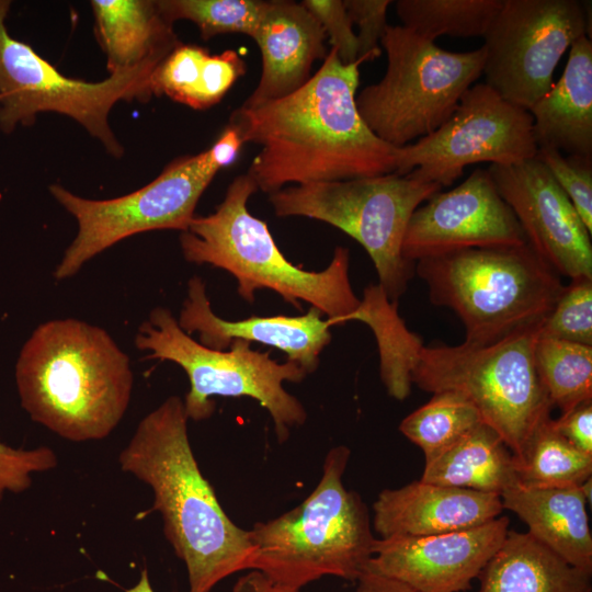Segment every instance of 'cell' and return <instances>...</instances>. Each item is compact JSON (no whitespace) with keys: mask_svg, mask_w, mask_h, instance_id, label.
Listing matches in <instances>:
<instances>
[{"mask_svg":"<svg viewBox=\"0 0 592 592\" xmlns=\"http://www.w3.org/2000/svg\"><path fill=\"white\" fill-rule=\"evenodd\" d=\"M397 307L398 303L390 301L378 284L369 285L351 321L364 322L372 329L380 356L382 380L388 395L402 401L411 391V372L423 344L406 327Z\"/></svg>","mask_w":592,"mask_h":592,"instance_id":"cell-27","label":"cell"},{"mask_svg":"<svg viewBox=\"0 0 592 592\" xmlns=\"http://www.w3.org/2000/svg\"><path fill=\"white\" fill-rule=\"evenodd\" d=\"M98 41L110 75L162 61L181 42L152 0H93Z\"/></svg>","mask_w":592,"mask_h":592,"instance_id":"cell-23","label":"cell"},{"mask_svg":"<svg viewBox=\"0 0 592 592\" xmlns=\"http://www.w3.org/2000/svg\"><path fill=\"white\" fill-rule=\"evenodd\" d=\"M220 144L170 162L147 185L124 196L91 200L52 184L53 197L78 224V232L54 271L69 278L92 258L133 235L161 229L185 231L197 203L215 175L234 162Z\"/></svg>","mask_w":592,"mask_h":592,"instance_id":"cell-11","label":"cell"},{"mask_svg":"<svg viewBox=\"0 0 592 592\" xmlns=\"http://www.w3.org/2000/svg\"><path fill=\"white\" fill-rule=\"evenodd\" d=\"M355 592H418L411 587L386 576L365 570L356 580Z\"/></svg>","mask_w":592,"mask_h":592,"instance_id":"cell-40","label":"cell"},{"mask_svg":"<svg viewBox=\"0 0 592 592\" xmlns=\"http://www.w3.org/2000/svg\"><path fill=\"white\" fill-rule=\"evenodd\" d=\"M528 534L571 566L592 573L588 501L580 486L534 488L515 483L501 494Z\"/></svg>","mask_w":592,"mask_h":592,"instance_id":"cell-22","label":"cell"},{"mask_svg":"<svg viewBox=\"0 0 592 592\" xmlns=\"http://www.w3.org/2000/svg\"><path fill=\"white\" fill-rule=\"evenodd\" d=\"M539 334L592 346V277L572 278L563 287Z\"/></svg>","mask_w":592,"mask_h":592,"instance_id":"cell-33","label":"cell"},{"mask_svg":"<svg viewBox=\"0 0 592 592\" xmlns=\"http://www.w3.org/2000/svg\"><path fill=\"white\" fill-rule=\"evenodd\" d=\"M187 421L183 400L167 398L140 420L118 463L150 487L151 511L160 513L164 536L186 567L189 592H212L229 576L253 570L258 549L203 476Z\"/></svg>","mask_w":592,"mask_h":592,"instance_id":"cell-2","label":"cell"},{"mask_svg":"<svg viewBox=\"0 0 592 592\" xmlns=\"http://www.w3.org/2000/svg\"><path fill=\"white\" fill-rule=\"evenodd\" d=\"M538 148L592 157V41L570 47L560 79L530 110Z\"/></svg>","mask_w":592,"mask_h":592,"instance_id":"cell-21","label":"cell"},{"mask_svg":"<svg viewBox=\"0 0 592 592\" xmlns=\"http://www.w3.org/2000/svg\"><path fill=\"white\" fill-rule=\"evenodd\" d=\"M514 464L517 483L523 487L580 486L592 475V456L562 437L551 417L535 430Z\"/></svg>","mask_w":592,"mask_h":592,"instance_id":"cell-28","label":"cell"},{"mask_svg":"<svg viewBox=\"0 0 592 592\" xmlns=\"http://www.w3.org/2000/svg\"><path fill=\"white\" fill-rule=\"evenodd\" d=\"M487 170L534 251L559 275L592 277L591 235L546 166L535 156Z\"/></svg>","mask_w":592,"mask_h":592,"instance_id":"cell-16","label":"cell"},{"mask_svg":"<svg viewBox=\"0 0 592 592\" xmlns=\"http://www.w3.org/2000/svg\"><path fill=\"white\" fill-rule=\"evenodd\" d=\"M414 272L435 306L453 310L468 345H487L539 327L565 285L527 243L469 248L426 257Z\"/></svg>","mask_w":592,"mask_h":592,"instance_id":"cell-5","label":"cell"},{"mask_svg":"<svg viewBox=\"0 0 592 592\" xmlns=\"http://www.w3.org/2000/svg\"><path fill=\"white\" fill-rule=\"evenodd\" d=\"M357 60L345 65L330 48L295 92L229 116L243 144L260 147L247 174L258 191L396 173L398 148L377 137L356 107Z\"/></svg>","mask_w":592,"mask_h":592,"instance_id":"cell-1","label":"cell"},{"mask_svg":"<svg viewBox=\"0 0 592 592\" xmlns=\"http://www.w3.org/2000/svg\"><path fill=\"white\" fill-rule=\"evenodd\" d=\"M539 327L487 345H422L411 383L426 392L455 391L478 411L520 459L535 430L550 418L553 405L534 360Z\"/></svg>","mask_w":592,"mask_h":592,"instance_id":"cell-7","label":"cell"},{"mask_svg":"<svg viewBox=\"0 0 592 592\" xmlns=\"http://www.w3.org/2000/svg\"><path fill=\"white\" fill-rule=\"evenodd\" d=\"M479 577V592H592L590 572L571 566L527 532L509 531Z\"/></svg>","mask_w":592,"mask_h":592,"instance_id":"cell-24","label":"cell"},{"mask_svg":"<svg viewBox=\"0 0 592 592\" xmlns=\"http://www.w3.org/2000/svg\"><path fill=\"white\" fill-rule=\"evenodd\" d=\"M163 18L193 22L202 39L220 34H243L253 38L266 1L263 0H157Z\"/></svg>","mask_w":592,"mask_h":592,"instance_id":"cell-32","label":"cell"},{"mask_svg":"<svg viewBox=\"0 0 592 592\" xmlns=\"http://www.w3.org/2000/svg\"><path fill=\"white\" fill-rule=\"evenodd\" d=\"M383 78L356 94L357 111L382 140L400 148L422 138L454 113L482 75L486 50L453 53L402 25H387Z\"/></svg>","mask_w":592,"mask_h":592,"instance_id":"cell-8","label":"cell"},{"mask_svg":"<svg viewBox=\"0 0 592 592\" xmlns=\"http://www.w3.org/2000/svg\"><path fill=\"white\" fill-rule=\"evenodd\" d=\"M442 187L389 173L343 181L289 185L270 194L278 217L301 216L327 223L356 240L371 257L378 285L398 303L414 274L401 247L413 212Z\"/></svg>","mask_w":592,"mask_h":592,"instance_id":"cell-10","label":"cell"},{"mask_svg":"<svg viewBox=\"0 0 592 592\" xmlns=\"http://www.w3.org/2000/svg\"><path fill=\"white\" fill-rule=\"evenodd\" d=\"M252 39L261 54V73L243 107L295 92L311 78L314 64L329 52L320 22L301 2L291 0L266 1Z\"/></svg>","mask_w":592,"mask_h":592,"instance_id":"cell-20","label":"cell"},{"mask_svg":"<svg viewBox=\"0 0 592 592\" xmlns=\"http://www.w3.org/2000/svg\"><path fill=\"white\" fill-rule=\"evenodd\" d=\"M420 480L500 497L517 483L512 453L500 435L482 422L439 456L425 462Z\"/></svg>","mask_w":592,"mask_h":592,"instance_id":"cell-26","label":"cell"},{"mask_svg":"<svg viewBox=\"0 0 592 592\" xmlns=\"http://www.w3.org/2000/svg\"><path fill=\"white\" fill-rule=\"evenodd\" d=\"M481 422L478 411L464 396L446 390L432 394L426 403L400 422L399 431L430 462Z\"/></svg>","mask_w":592,"mask_h":592,"instance_id":"cell-31","label":"cell"},{"mask_svg":"<svg viewBox=\"0 0 592 592\" xmlns=\"http://www.w3.org/2000/svg\"><path fill=\"white\" fill-rule=\"evenodd\" d=\"M353 25L357 26L358 55L362 62L382 55L380 41L388 25L387 9L390 0H343Z\"/></svg>","mask_w":592,"mask_h":592,"instance_id":"cell-37","label":"cell"},{"mask_svg":"<svg viewBox=\"0 0 592 592\" xmlns=\"http://www.w3.org/2000/svg\"><path fill=\"white\" fill-rule=\"evenodd\" d=\"M502 511L497 493L417 480L378 493L372 526L379 538L423 537L480 526Z\"/></svg>","mask_w":592,"mask_h":592,"instance_id":"cell-19","label":"cell"},{"mask_svg":"<svg viewBox=\"0 0 592 592\" xmlns=\"http://www.w3.org/2000/svg\"><path fill=\"white\" fill-rule=\"evenodd\" d=\"M537 146L530 112L501 98L486 83L473 84L437 129L398 148L396 174L442 189L467 166H509L534 158Z\"/></svg>","mask_w":592,"mask_h":592,"instance_id":"cell-13","label":"cell"},{"mask_svg":"<svg viewBox=\"0 0 592 592\" xmlns=\"http://www.w3.org/2000/svg\"><path fill=\"white\" fill-rule=\"evenodd\" d=\"M126 592H155L149 581L147 568L141 570L138 582Z\"/></svg>","mask_w":592,"mask_h":592,"instance_id":"cell-41","label":"cell"},{"mask_svg":"<svg viewBox=\"0 0 592 592\" xmlns=\"http://www.w3.org/2000/svg\"><path fill=\"white\" fill-rule=\"evenodd\" d=\"M527 243L514 213L488 170H474L460 184L437 192L411 215L401 252L412 263L426 257L469 248Z\"/></svg>","mask_w":592,"mask_h":592,"instance_id":"cell-15","label":"cell"},{"mask_svg":"<svg viewBox=\"0 0 592 592\" xmlns=\"http://www.w3.org/2000/svg\"><path fill=\"white\" fill-rule=\"evenodd\" d=\"M534 360L540 383L561 413L592 400V346L538 333Z\"/></svg>","mask_w":592,"mask_h":592,"instance_id":"cell-29","label":"cell"},{"mask_svg":"<svg viewBox=\"0 0 592 592\" xmlns=\"http://www.w3.org/2000/svg\"><path fill=\"white\" fill-rule=\"evenodd\" d=\"M134 342L138 350L149 352L147 360L170 361L184 369L190 382L183 400L189 420L210 418L213 396L258 401L271 415L281 443L307 420L303 403L283 386L303 382L306 372L293 362H276L269 352L252 350L248 341L234 340L223 351L206 348L180 328L169 309L156 307L139 326Z\"/></svg>","mask_w":592,"mask_h":592,"instance_id":"cell-9","label":"cell"},{"mask_svg":"<svg viewBox=\"0 0 592 592\" xmlns=\"http://www.w3.org/2000/svg\"><path fill=\"white\" fill-rule=\"evenodd\" d=\"M180 328L187 334L198 333L200 343L214 350H227L234 340L259 342L278 349L287 361L299 365L306 374L314 373L319 356L331 341V322L316 308L305 315L250 317L242 320H226L214 314L200 276L187 283V296L178 319Z\"/></svg>","mask_w":592,"mask_h":592,"instance_id":"cell-18","label":"cell"},{"mask_svg":"<svg viewBox=\"0 0 592 592\" xmlns=\"http://www.w3.org/2000/svg\"><path fill=\"white\" fill-rule=\"evenodd\" d=\"M20 402L30 418L71 442L103 440L129 406V356L103 328L75 319L37 326L15 364Z\"/></svg>","mask_w":592,"mask_h":592,"instance_id":"cell-3","label":"cell"},{"mask_svg":"<svg viewBox=\"0 0 592 592\" xmlns=\"http://www.w3.org/2000/svg\"><path fill=\"white\" fill-rule=\"evenodd\" d=\"M536 157L546 166L592 234V157L563 156L553 148H538Z\"/></svg>","mask_w":592,"mask_h":592,"instance_id":"cell-34","label":"cell"},{"mask_svg":"<svg viewBox=\"0 0 592 592\" xmlns=\"http://www.w3.org/2000/svg\"><path fill=\"white\" fill-rule=\"evenodd\" d=\"M257 191L247 173L232 179L215 212L194 216L180 234L184 259L229 272L238 282V294L249 304L254 303L257 291L271 289L298 310L301 301L309 304L332 327L351 321L361 299L350 281V250L337 247L322 271L294 265L276 246L267 224L249 212L248 201Z\"/></svg>","mask_w":592,"mask_h":592,"instance_id":"cell-4","label":"cell"},{"mask_svg":"<svg viewBox=\"0 0 592 592\" xmlns=\"http://www.w3.org/2000/svg\"><path fill=\"white\" fill-rule=\"evenodd\" d=\"M590 30L577 0H503L483 36L485 83L528 111L553 87L565 52L581 36L591 38Z\"/></svg>","mask_w":592,"mask_h":592,"instance_id":"cell-14","label":"cell"},{"mask_svg":"<svg viewBox=\"0 0 592 592\" xmlns=\"http://www.w3.org/2000/svg\"><path fill=\"white\" fill-rule=\"evenodd\" d=\"M232 592H301V589L274 582L259 570H249L236 581Z\"/></svg>","mask_w":592,"mask_h":592,"instance_id":"cell-39","label":"cell"},{"mask_svg":"<svg viewBox=\"0 0 592 592\" xmlns=\"http://www.w3.org/2000/svg\"><path fill=\"white\" fill-rule=\"evenodd\" d=\"M11 1L0 0V130L32 126L39 113L55 112L78 122L114 157L123 146L109 123L119 101L148 102L153 95L151 77L161 61H148L110 75L100 82L68 78L30 45L9 34Z\"/></svg>","mask_w":592,"mask_h":592,"instance_id":"cell-12","label":"cell"},{"mask_svg":"<svg viewBox=\"0 0 592 592\" xmlns=\"http://www.w3.org/2000/svg\"><path fill=\"white\" fill-rule=\"evenodd\" d=\"M503 0H398L402 26L434 42L439 36H485Z\"/></svg>","mask_w":592,"mask_h":592,"instance_id":"cell-30","label":"cell"},{"mask_svg":"<svg viewBox=\"0 0 592 592\" xmlns=\"http://www.w3.org/2000/svg\"><path fill=\"white\" fill-rule=\"evenodd\" d=\"M57 455L47 446L13 448L0 442V502L7 491L21 493L32 485L31 475L57 466Z\"/></svg>","mask_w":592,"mask_h":592,"instance_id":"cell-35","label":"cell"},{"mask_svg":"<svg viewBox=\"0 0 592 592\" xmlns=\"http://www.w3.org/2000/svg\"><path fill=\"white\" fill-rule=\"evenodd\" d=\"M350 456L345 445L332 447L318 485L299 505L254 524L253 570L296 589L325 576L356 581L366 570L377 538L363 499L343 485Z\"/></svg>","mask_w":592,"mask_h":592,"instance_id":"cell-6","label":"cell"},{"mask_svg":"<svg viewBox=\"0 0 592 592\" xmlns=\"http://www.w3.org/2000/svg\"><path fill=\"white\" fill-rule=\"evenodd\" d=\"M509 519L446 534L377 538L366 569L418 592H460L470 587L499 549Z\"/></svg>","mask_w":592,"mask_h":592,"instance_id":"cell-17","label":"cell"},{"mask_svg":"<svg viewBox=\"0 0 592 592\" xmlns=\"http://www.w3.org/2000/svg\"><path fill=\"white\" fill-rule=\"evenodd\" d=\"M323 27L331 48L345 64L357 61L358 43L343 0H303Z\"/></svg>","mask_w":592,"mask_h":592,"instance_id":"cell-36","label":"cell"},{"mask_svg":"<svg viewBox=\"0 0 592 592\" xmlns=\"http://www.w3.org/2000/svg\"><path fill=\"white\" fill-rule=\"evenodd\" d=\"M553 425L573 447L592 456V400L553 419Z\"/></svg>","mask_w":592,"mask_h":592,"instance_id":"cell-38","label":"cell"},{"mask_svg":"<svg viewBox=\"0 0 592 592\" xmlns=\"http://www.w3.org/2000/svg\"><path fill=\"white\" fill-rule=\"evenodd\" d=\"M246 71L244 59L234 49L212 55L205 47L180 43L153 71L151 90L204 111L219 103Z\"/></svg>","mask_w":592,"mask_h":592,"instance_id":"cell-25","label":"cell"}]
</instances>
